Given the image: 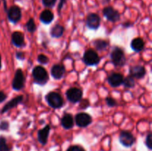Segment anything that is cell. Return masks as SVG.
Listing matches in <instances>:
<instances>
[{"label": "cell", "mask_w": 152, "mask_h": 151, "mask_svg": "<svg viewBox=\"0 0 152 151\" xmlns=\"http://www.w3.org/2000/svg\"><path fill=\"white\" fill-rule=\"evenodd\" d=\"M132 25H133V24H132V23H130V22H126V23L123 24V26L124 27V28H129V27H132Z\"/></svg>", "instance_id": "34"}, {"label": "cell", "mask_w": 152, "mask_h": 151, "mask_svg": "<svg viewBox=\"0 0 152 151\" xmlns=\"http://www.w3.org/2000/svg\"><path fill=\"white\" fill-rule=\"evenodd\" d=\"M144 47H145V42H144L143 39L140 37L134 38L132 42H131V47L136 53H139V52L142 51L143 50Z\"/></svg>", "instance_id": "20"}, {"label": "cell", "mask_w": 152, "mask_h": 151, "mask_svg": "<svg viewBox=\"0 0 152 151\" xmlns=\"http://www.w3.org/2000/svg\"><path fill=\"white\" fill-rule=\"evenodd\" d=\"M16 58L19 60H25V53L22 51L16 52Z\"/></svg>", "instance_id": "32"}, {"label": "cell", "mask_w": 152, "mask_h": 151, "mask_svg": "<svg viewBox=\"0 0 152 151\" xmlns=\"http://www.w3.org/2000/svg\"><path fill=\"white\" fill-rule=\"evenodd\" d=\"M108 42L103 39H96L93 41V45L99 51H103L108 47Z\"/></svg>", "instance_id": "22"}, {"label": "cell", "mask_w": 152, "mask_h": 151, "mask_svg": "<svg viewBox=\"0 0 152 151\" xmlns=\"http://www.w3.org/2000/svg\"><path fill=\"white\" fill-rule=\"evenodd\" d=\"M61 125L65 130H69L74 127V119L71 113H65L61 118Z\"/></svg>", "instance_id": "18"}, {"label": "cell", "mask_w": 152, "mask_h": 151, "mask_svg": "<svg viewBox=\"0 0 152 151\" xmlns=\"http://www.w3.org/2000/svg\"><path fill=\"white\" fill-rule=\"evenodd\" d=\"M37 62H39V64L41 65H47L48 63L49 62V59L47 56L44 54H39L37 57Z\"/></svg>", "instance_id": "26"}, {"label": "cell", "mask_w": 152, "mask_h": 151, "mask_svg": "<svg viewBox=\"0 0 152 151\" xmlns=\"http://www.w3.org/2000/svg\"><path fill=\"white\" fill-rule=\"evenodd\" d=\"M32 77L34 82L39 85L43 86L48 83L49 76L47 70L42 66H36L32 70Z\"/></svg>", "instance_id": "1"}, {"label": "cell", "mask_w": 152, "mask_h": 151, "mask_svg": "<svg viewBox=\"0 0 152 151\" xmlns=\"http://www.w3.org/2000/svg\"><path fill=\"white\" fill-rule=\"evenodd\" d=\"M53 19H54V15L50 10H45L40 13L39 19L43 24L49 25L53 22Z\"/></svg>", "instance_id": "19"}, {"label": "cell", "mask_w": 152, "mask_h": 151, "mask_svg": "<svg viewBox=\"0 0 152 151\" xmlns=\"http://www.w3.org/2000/svg\"><path fill=\"white\" fill-rule=\"evenodd\" d=\"M104 16L106 19L111 22H117L120 20V15L117 10H114L112 7H106L102 10Z\"/></svg>", "instance_id": "11"}, {"label": "cell", "mask_w": 152, "mask_h": 151, "mask_svg": "<svg viewBox=\"0 0 152 151\" xmlns=\"http://www.w3.org/2000/svg\"><path fill=\"white\" fill-rule=\"evenodd\" d=\"M25 28H26V30L29 33L35 32L36 30H37V25H36L34 19L31 18V19L26 22V24H25Z\"/></svg>", "instance_id": "24"}, {"label": "cell", "mask_w": 152, "mask_h": 151, "mask_svg": "<svg viewBox=\"0 0 152 151\" xmlns=\"http://www.w3.org/2000/svg\"><path fill=\"white\" fill-rule=\"evenodd\" d=\"M146 70L145 68L142 65H137L132 66L129 69V76L133 77L134 78H142L145 76Z\"/></svg>", "instance_id": "13"}, {"label": "cell", "mask_w": 152, "mask_h": 151, "mask_svg": "<svg viewBox=\"0 0 152 151\" xmlns=\"http://www.w3.org/2000/svg\"><path fill=\"white\" fill-rule=\"evenodd\" d=\"M145 144L148 149H152V134L151 133H148L145 138Z\"/></svg>", "instance_id": "27"}, {"label": "cell", "mask_w": 152, "mask_h": 151, "mask_svg": "<svg viewBox=\"0 0 152 151\" xmlns=\"http://www.w3.org/2000/svg\"><path fill=\"white\" fill-rule=\"evenodd\" d=\"M56 0H42V3L45 7H53V5L56 3Z\"/></svg>", "instance_id": "31"}, {"label": "cell", "mask_w": 152, "mask_h": 151, "mask_svg": "<svg viewBox=\"0 0 152 151\" xmlns=\"http://www.w3.org/2000/svg\"><path fill=\"white\" fill-rule=\"evenodd\" d=\"M123 79H124V77H123V74L120 73H113L108 76V82L111 85V87L115 88V87H118L123 84Z\"/></svg>", "instance_id": "12"}, {"label": "cell", "mask_w": 152, "mask_h": 151, "mask_svg": "<svg viewBox=\"0 0 152 151\" xmlns=\"http://www.w3.org/2000/svg\"><path fill=\"white\" fill-rule=\"evenodd\" d=\"M64 32H65V28L60 25H56L51 28L50 31V34L53 38H60L63 36Z\"/></svg>", "instance_id": "21"}, {"label": "cell", "mask_w": 152, "mask_h": 151, "mask_svg": "<svg viewBox=\"0 0 152 151\" xmlns=\"http://www.w3.org/2000/svg\"><path fill=\"white\" fill-rule=\"evenodd\" d=\"M63 1H64V0H63Z\"/></svg>", "instance_id": "36"}, {"label": "cell", "mask_w": 152, "mask_h": 151, "mask_svg": "<svg viewBox=\"0 0 152 151\" xmlns=\"http://www.w3.org/2000/svg\"><path fill=\"white\" fill-rule=\"evenodd\" d=\"M45 99L48 105L53 109H59L64 106V100L59 93L51 91L45 95Z\"/></svg>", "instance_id": "2"}, {"label": "cell", "mask_w": 152, "mask_h": 151, "mask_svg": "<svg viewBox=\"0 0 152 151\" xmlns=\"http://www.w3.org/2000/svg\"><path fill=\"white\" fill-rule=\"evenodd\" d=\"M66 151H86L83 147L80 145H73L71 146Z\"/></svg>", "instance_id": "29"}, {"label": "cell", "mask_w": 152, "mask_h": 151, "mask_svg": "<svg viewBox=\"0 0 152 151\" xmlns=\"http://www.w3.org/2000/svg\"><path fill=\"white\" fill-rule=\"evenodd\" d=\"M101 59L98 53L93 49H88L84 53L83 61L87 66H96L100 62Z\"/></svg>", "instance_id": "4"}, {"label": "cell", "mask_w": 152, "mask_h": 151, "mask_svg": "<svg viewBox=\"0 0 152 151\" xmlns=\"http://www.w3.org/2000/svg\"><path fill=\"white\" fill-rule=\"evenodd\" d=\"M11 41L13 45L16 47H25V35L22 32L15 31L11 35Z\"/></svg>", "instance_id": "15"}, {"label": "cell", "mask_w": 152, "mask_h": 151, "mask_svg": "<svg viewBox=\"0 0 152 151\" xmlns=\"http://www.w3.org/2000/svg\"><path fill=\"white\" fill-rule=\"evenodd\" d=\"M10 147L7 145L6 139L3 136H0V151H10Z\"/></svg>", "instance_id": "25"}, {"label": "cell", "mask_w": 152, "mask_h": 151, "mask_svg": "<svg viewBox=\"0 0 152 151\" xmlns=\"http://www.w3.org/2000/svg\"><path fill=\"white\" fill-rule=\"evenodd\" d=\"M92 122V117L86 113H79L75 115V124L79 127H88Z\"/></svg>", "instance_id": "7"}, {"label": "cell", "mask_w": 152, "mask_h": 151, "mask_svg": "<svg viewBox=\"0 0 152 151\" xmlns=\"http://www.w3.org/2000/svg\"><path fill=\"white\" fill-rule=\"evenodd\" d=\"M65 95H66V98L68 102L75 104L82 100L83 93L81 89L73 87L67 90Z\"/></svg>", "instance_id": "6"}, {"label": "cell", "mask_w": 152, "mask_h": 151, "mask_svg": "<svg viewBox=\"0 0 152 151\" xmlns=\"http://www.w3.org/2000/svg\"><path fill=\"white\" fill-rule=\"evenodd\" d=\"M123 84L126 88H133L136 85V81L133 77H132L131 76H128L123 79Z\"/></svg>", "instance_id": "23"}, {"label": "cell", "mask_w": 152, "mask_h": 151, "mask_svg": "<svg viewBox=\"0 0 152 151\" xmlns=\"http://www.w3.org/2000/svg\"><path fill=\"white\" fill-rule=\"evenodd\" d=\"M7 18L9 21L13 24L19 22L22 18V12L18 6H12L7 10Z\"/></svg>", "instance_id": "10"}, {"label": "cell", "mask_w": 152, "mask_h": 151, "mask_svg": "<svg viewBox=\"0 0 152 151\" xmlns=\"http://www.w3.org/2000/svg\"><path fill=\"white\" fill-rule=\"evenodd\" d=\"M101 19L96 13H89L86 18V26L88 29L96 30L100 27Z\"/></svg>", "instance_id": "9"}, {"label": "cell", "mask_w": 152, "mask_h": 151, "mask_svg": "<svg viewBox=\"0 0 152 151\" xmlns=\"http://www.w3.org/2000/svg\"><path fill=\"white\" fill-rule=\"evenodd\" d=\"M105 102H106L107 105L108 107H115L117 105V102H116L115 99L111 97H107L105 99Z\"/></svg>", "instance_id": "28"}, {"label": "cell", "mask_w": 152, "mask_h": 151, "mask_svg": "<svg viewBox=\"0 0 152 151\" xmlns=\"http://www.w3.org/2000/svg\"><path fill=\"white\" fill-rule=\"evenodd\" d=\"M50 131V125H48V124L45 125L42 129H41V130H39L38 131V133H37V139H38L39 142L41 143L42 145H45L47 144Z\"/></svg>", "instance_id": "17"}, {"label": "cell", "mask_w": 152, "mask_h": 151, "mask_svg": "<svg viewBox=\"0 0 152 151\" xmlns=\"http://www.w3.org/2000/svg\"><path fill=\"white\" fill-rule=\"evenodd\" d=\"M7 95H6L4 92L0 91V104H1V102H4V101L7 99Z\"/></svg>", "instance_id": "33"}, {"label": "cell", "mask_w": 152, "mask_h": 151, "mask_svg": "<svg viewBox=\"0 0 152 151\" xmlns=\"http://www.w3.org/2000/svg\"><path fill=\"white\" fill-rule=\"evenodd\" d=\"M25 78L23 71L21 68H18L16 70L13 81H12V87L14 90L19 91L23 89L24 86H25Z\"/></svg>", "instance_id": "5"}, {"label": "cell", "mask_w": 152, "mask_h": 151, "mask_svg": "<svg viewBox=\"0 0 152 151\" xmlns=\"http://www.w3.org/2000/svg\"><path fill=\"white\" fill-rule=\"evenodd\" d=\"M111 63L116 67H123L126 63L124 50L119 47H115L110 54Z\"/></svg>", "instance_id": "3"}, {"label": "cell", "mask_w": 152, "mask_h": 151, "mask_svg": "<svg viewBox=\"0 0 152 151\" xmlns=\"http://www.w3.org/2000/svg\"><path fill=\"white\" fill-rule=\"evenodd\" d=\"M120 142L126 147H130L135 142V138L130 131L123 130L120 132L119 136Z\"/></svg>", "instance_id": "8"}, {"label": "cell", "mask_w": 152, "mask_h": 151, "mask_svg": "<svg viewBox=\"0 0 152 151\" xmlns=\"http://www.w3.org/2000/svg\"><path fill=\"white\" fill-rule=\"evenodd\" d=\"M65 73V68L64 65L56 64L52 66L50 69V74L54 79L59 80L63 78Z\"/></svg>", "instance_id": "14"}, {"label": "cell", "mask_w": 152, "mask_h": 151, "mask_svg": "<svg viewBox=\"0 0 152 151\" xmlns=\"http://www.w3.org/2000/svg\"><path fill=\"white\" fill-rule=\"evenodd\" d=\"M1 68V55H0V69Z\"/></svg>", "instance_id": "35"}, {"label": "cell", "mask_w": 152, "mask_h": 151, "mask_svg": "<svg viewBox=\"0 0 152 151\" xmlns=\"http://www.w3.org/2000/svg\"><path fill=\"white\" fill-rule=\"evenodd\" d=\"M10 127V124L7 121H2L0 122V130H7Z\"/></svg>", "instance_id": "30"}, {"label": "cell", "mask_w": 152, "mask_h": 151, "mask_svg": "<svg viewBox=\"0 0 152 151\" xmlns=\"http://www.w3.org/2000/svg\"><path fill=\"white\" fill-rule=\"evenodd\" d=\"M22 101H23V96H22V95H19V96H16V97L13 98L11 100L9 101V102L3 107L2 109H1V113H4L7 112L9 110L16 107L18 106V105L22 103Z\"/></svg>", "instance_id": "16"}]
</instances>
